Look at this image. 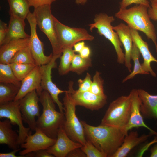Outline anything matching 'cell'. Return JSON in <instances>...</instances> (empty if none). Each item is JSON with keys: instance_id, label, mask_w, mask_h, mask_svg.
Listing matches in <instances>:
<instances>
[{"instance_id": "8d00e7d4", "label": "cell", "mask_w": 157, "mask_h": 157, "mask_svg": "<svg viewBox=\"0 0 157 157\" xmlns=\"http://www.w3.org/2000/svg\"><path fill=\"white\" fill-rule=\"evenodd\" d=\"M25 157H54L49 154L46 149H41L26 154Z\"/></svg>"}, {"instance_id": "603a6c76", "label": "cell", "mask_w": 157, "mask_h": 157, "mask_svg": "<svg viewBox=\"0 0 157 157\" xmlns=\"http://www.w3.org/2000/svg\"><path fill=\"white\" fill-rule=\"evenodd\" d=\"M150 135L144 134L139 136L137 131H132L125 135L123 142L111 157H125L135 147L145 141Z\"/></svg>"}, {"instance_id": "8992f818", "label": "cell", "mask_w": 157, "mask_h": 157, "mask_svg": "<svg viewBox=\"0 0 157 157\" xmlns=\"http://www.w3.org/2000/svg\"><path fill=\"white\" fill-rule=\"evenodd\" d=\"M63 101L65 117L64 128L70 139L83 146L87 141L83 127L76 115V105L67 90Z\"/></svg>"}, {"instance_id": "277c9868", "label": "cell", "mask_w": 157, "mask_h": 157, "mask_svg": "<svg viewBox=\"0 0 157 157\" xmlns=\"http://www.w3.org/2000/svg\"><path fill=\"white\" fill-rule=\"evenodd\" d=\"M131 106L129 94L118 97L110 104L100 124L124 128L129 120Z\"/></svg>"}, {"instance_id": "7bdbcfd3", "label": "cell", "mask_w": 157, "mask_h": 157, "mask_svg": "<svg viewBox=\"0 0 157 157\" xmlns=\"http://www.w3.org/2000/svg\"><path fill=\"white\" fill-rule=\"evenodd\" d=\"M85 46V43L83 41L78 42L74 45V51L79 53Z\"/></svg>"}, {"instance_id": "b9f144b4", "label": "cell", "mask_w": 157, "mask_h": 157, "mask_svg": "<svg viewBox=\"0 0 157 157\" xmlns=\"http://www.w3.org/2000/svg\"><path fill=\"white\" fill-rule=\"evenodd\" d=\"M79 53L80 56L83 58H90L91 54L90 49L88 47L85 46Z\"/></svg>"}, {"instance_id": "f1b7e54d", "label": "cell", "mask_w": 157, "mask_h": 157, "mask_svg": "<svg viewBox=\"0 0 157 157\" xmlns=\"http://www.w3.org/2000/svg\"><path fill=\"white\" fill-rule=\"evenodd\" d=\"M0 83L12 84L20 87L21 81L15 77L10 63H0Z\"/></svg>"}, {"instance_id": "ba28073f", "label": "cell", "mask_w": 157, "mask_h": 157, "mask_svg": "<svg viewBox=\"0 0 157 157\" xmlns=\"http://www.w3.org/2000/svg\"><path fill=\"white\" fill-rule=\"evenodd\" d=\"M54 21L58 40L63 50L72 48L76 43L84 40L92 41L94 37L85 29L70 27L59 22L56 17Z\"/></svg>"}, {"instance_id": "7402d4cb", "label": "cell", "mask_w": 157, "mask_h": 157, "mask_svg": "<svg viewBox=\"0 0 157 157\" xmlns=\"http://www.w3.org/2000/svg\"><path fill=\"white\" fill-rule=\"evenodd\" d=\"M29 44V38L13 40L0 46V63H10L17 52Z\"/></svg>"}, {"instance_id": "83f0119b", "label": "cell", "mask_w": 157, "mask_h": 157, "mask_svg": "<svg viewBox=\"0 0 157 157\" xmlns=\"http://www.w3.org/2000/svg\"><path fill=\"white\" fill-rule=\"evenodd\" d=\"M75 54L72 48H67L63 50L58 68L60 75H65L70 71L72 62Z\"/></svg>"}, {"instance_id": "f546056e", "label": "cell", "mask_w": 157, "mask_h": 157, "mask_svg": "<svg viewBox=\"0 0 157 157\" xmlns=\"http://www.w3.org/2000/svg\"><path fill=\"white\" fill-rule=\"evenodd\" d=\"M92 65V60L90 57L84 58L79 54H75L72 62L70 71L80 74Z\"/></svg>"}, {"instance_id": "7dc6e473", "label": "cell", "mask_w": 157, "mask_h": 157, "mask_svg": "<svg viewBox=\"0 0 157 157\" xmlns=\"http://www.w3.org/2000/svg\"><path fill=\"white\" fill-rule=\"evenodd\" d=\"M151 5L153 6L157 9V0H150Z\"/></svg>"}, {"instance_id": "4fadbf2b", "label": "cell", "mask_w": 157, "mask_h": 157, "mask_svg": "<svg viewBox=\"0 0 157 157\" xmlns=\"http://www.w3.org/2000/svg\"><path fill=\"white\" fill-rule=\"evenodd\" d=\"M58 58L53 55L52 59L48 63L40 66L42 77L41 85L42 90L49 93L54 102L57 105L60 111L64 113L63 104L59 100L58 95L65 93L66 90L60 89L53 83L52 79V70L56 67V60Z\"/></svg>"}, {"instance_id": "9c48e42d", "label": "cell", "mask_w": 157, "mask_h": 157, "mask_svg": "<svg viewBox=\"0 0 157 157\" xmlns=\"http://www.w3.org/2000/svg\"><path fill=\"white\" fill-rule=\"evenodd\" d=\"M19 100H14L8 103L0 104V118L8 119L12 125L19 127L18 143L19 145L25 142L27 136L31 134V129L25 127L19 108Z\"/></svg>"}, {"instance_id": "e575fe53", "label": "cell", "mask_w": 157, "mask_h": 157, "mask_svg": "<svg viewBox=\"0 0 157 157\" xmlns=\"http://www.w3.org/2000/svg\"><path fill=\"white\" fill-rule=\"evenodd\" d=\"M78 83L79 86L78 91L83 92L90 91L92 83L91 75L87 73L85 78L79 79Z\"/></svg>"}, {"instance_id": "7c38bea8", "label": "cell", "mask_w": 157, "mask_h": 157, "mask_svg": "<svg viewBox=\"0 0 157 157\" xmlns=\"http://www.w3.org/2000/svg\"><path fill=\"white\" fill-rule=\"evenodd\" d=\"M73 85V82L70 81L67 91L76 106H81L91 110H94L101 109L106 104L107 97L105 94L98 95L90 91L79 92L74 89Z\"/></svg>"}, {"instance_id": "e0dca14e", "label": "cell", "mask_w": 157, "mask_h": 157, "mask_svg": "<svg viewBox=\"0 0 157 157\" xmlns=\"http://www.w3.org/2000/svg\"><path fill=\"white\" fill-rule=\"evenodd\" d=\"M40 66L36 65L21 81V85L14 100L22 98L28 93L35 90L38 95L43 90L41 86Z\"/></svg>"}, {"instance_id": "d6986e66", "label": "cell", "mask_w": 157, "mask_h": 157, "mask_svg": "<svg viewBox=\"0 0 157 157\" xmlns=\"http://www.w3.org/2000/svg\"><path fill=\"white\" fill-rule=\"evenodd\" d=\"M112 28L117 34L120 42L125 50V65L129 72H131V53L133 45V41L129 27L121 23Z\"/></svg>"}, {"instance_id": "ffe728a7", "label": "cell", "mask_w": 157, "mask_h": 157, "mask_svg": "<svg viewBox=\"0 0 157 157\" xmlns=\"http://www.w3.org/2000/svg\"><path fill=\"white\" fill-rule=\"evenodd\" d=\"M137 90L142 116L147 119H157V95L151 94L141 89Z\"/></svg>"}, {"instance_id": "f35d334b", "label": "cell", "mask_w": 157, "mask_h": 157, "mask_svg": "<svg viewBox=\"0 0 157 157\" xmlns=\"http://www.w3.org/2000/svg\"><path fill=\"white\" fill-rule=\"evenodd\" d=\"M8 29L7 24L0 20V45H2L6 35Z\"/></svg>"}, {"instance_id": "5b68a950", "label": "cell", "mask_w": 157, "mask_h": 157, "mask_svg": "<svg viewBox=\"0 0 157 157\" xmlns=\"http://www.w3.org/2000/svg\"><path fill=\"white\" fill-rule=\"evenodd\" d=\"M33 12L37 25L51 43L53 56L60 58L62 51L56 28L55 17L51 13V5H46L34 8Z\"/></svg>"}, {"instance_id": "9a60e30c", "label": "cell", "mask_w": 157, "mask_h": 157, "mask_svg": "<svg viewBox=\"0 0 157 157\" xmlns=\"http://www.w3.org/2000/svg\"><path fill=\"white\" fill-rule=\"evenodd\" d=\"M82 146L80 143L70 139L63 126L58 129L55 142L47 150L54 157H65L72 150L81 148Z\"/></svg>"}, {"instance_id": "7a4b0ae2", "label": "cell", "mask_w": 157, "mask_h": 157, "mask_svg": "<svg viewBox=\"0 0 157 157\" xmlns=\"http://www.w3.org/2000/svg\"><path fill=\"white\" fill-rule=\"evenodd\" d=\"M38 96L43 109L36 121L37 127L49 137L56 140L58 129L63 126L65 122L64 113L56 110L55 103L47 91L43 90Z\"/></svg>"}, {"instance_id": "4316f807", "label": "cell", "mask_w": 157, "mask_h": 157, "mask_svg": "<svg viewBox=\"0 0 157 157\" xmlns=\"http://www.w3.org/2000/svg\"><path fill=\"white\" fill-rule=\"evenodd\" d=\"M140 54V53L138 48L133 42L131 53V58L134 62L133 69L131 73L123 80L122 83H124L129 80L133 78L136 75L138 74H149L143 69L141 64L140 62L139 58Z\"/></svg>"}, {"instance_id": "ac0fdd59", "label": "cell", "mask_w": 157, "mask_h": 157, "mask_svg": "<svg viewBox=\"0 0 157 157\" xmlns=\"http://www.w3.org/2000/svg\"><path fill=\"white\" fill-rule=\"evenodd\" d=\"M130 29L133 42L138 48L143 59V63L141 64L143 69L152 76H156V73L151 68V63L152 62L157 63V60L152 55L149 50L148 44L143 40L138 31L131 28Z\"/></svg>"}, {"instance_id": "2e32d148", "label": "cell", "mask_w": 157, "mask_h": 157, "mask_svg": "<svg viewBox=\"0 0 157 157\" xmlns=\"http://www.w3.org/2000/svg\"><path fill=\"white\" fill-rule=\"evenodd\" d=\"M131 101V112L129 122L124 129L127 133L133 128L143 127L149 130L152 135H157V132L148 126L144 122L140 110V101L137 89H133L129 94Z\"/></svg>"}, {"instance_id": "60d3db41", "label": "cell", "mask_w": 157, "mask_h": 157, "mask_svg": "<svg viewBox=\"0 0 157 157\" xmlns=\"http://www.w3.org/2000/svg\"><path fill=\"white\" fill-rule=\"evenodd\" d=\"M148 12L150 19L157 21V9L153 6L148 9Z\"/></svg>"}, {"instance_id": "8fae6325", "label": "cell", "mask_w": 157, "mask_h": 157, "mask_svg": "<svg viewBox=\"0 0 157 157\" xmlns=\"http://www.w3.org/2000/svg\"><path fill=\"white\" fill-rule=\"evenodd\" d=\"M39 101V97L35 90L19 100V108L23 121L33 131H35L37 128L35 117L40 115Z\"/></svg>"}, {"instance_id": "484cf974", "label": "cell", "mask_w": 157, "mask_h": 157, "mask_svg": "<svg viewBox=\"0 0 157 157\" xmlns=\"http://www.w3.org/2000/svg\"><path fill=\"white\" fill-rule=\"evenodd\" d=\"M19 88L12 84L0 83V104L14 101Z\"/></svg>"}, {"instance_id": "30bf717a", "label": "cell", "mask_w": 157, "mask_h": 157, "mask_svg": "<svg viewBox=\"0 0 157 157\" xmlns=\"http://www.w3.org/2000/svg\"><path fill=\"white\" fill-rule=\"evenodd\" d=\"M26 19L30 28L29 46L36 65L41 66L47 64L52 59L53 54L51 53L49 56H46L44 53L43 43L39 39L37 33V25L34 13L30 12Z\"/></svg>"}, {"instance_id": "1f68e13d", "label": "cell", "mask_w": 157, "mask_h": 157, "mask_svg": "<svg viewBox=\"0 0 157 157\" xmlns=\"http://www.w3.org/2000/svg\"><path fill=\"white\" fill-rule=\"evenodd\" d=\"M10 65L15 77L20 81L36 66L16 63H11Z\"/></svg>"}, {"instance_id": "6da1fadb", "label": "cell", "mask_w": 157, "mask_h": 157, "mask_svg": "<svg viewBox=\"0 0 157 157\" xmlns=\"http://www.w3.org/2000/svg\"><path fill=\"white\" fill-rule=\"evenodd\" d=\"M81 122L87 139L107 157H111L117 151L128 134L124 128L101 124L94 126Z\"/></svg>"}, {"instance_id": "74e56055", "label": "cell", "mask_w": 157, "mask_h": 157, "mask_svg": "<svg viewBox=\"0 0 157 157\" xmlns=\"http://www.w3.org/2000/svg\"><path fill=\"white\" fill-rule=\"evenodd\" d=\"M56 0H28L31 6L34 8L46 5L51 4Z\"/></svg>"}, {"instance_id": "ab89813d", "label": "cell", "mask_w": 157, "mask_h": 157, "mask_svg": "<svg viewBox=\"0 0 157 157\" xmlns=\"http://www.w3.org/2000/svg\"><path fill=\"white\" fill-rule=\"evenodd\" d=\"M81 148H77L72 150L68 154L67 157H86V155L82 151Z\"/></svg>"}, {"instance_id": "d4e9b609", "label": "cell", "mask_w": 157, "mask_h": 157, "mask_svg": "<svg viewBox=\"0 0 157 157\" xmlns=\"http://www.w3.org/2000/svg\"><path fill=\"white\" fill-rule=\"evenodd\" d=\"M11 13L18 17L25 19L30 12L31 6L28 0H7Z\"/></svg>"}, {"instance_id": "5bb4252c", "label": "cell", "mask_w": 157, "mask_h": 157, "mask_svg": "<svg viewBox=\"0 0 157 157\" xmlns=\"http://www.w3.org/2000/svg\"><path fill=\"white\" fill-rule=\"evenodd\" d=\"M33 135L29 134L20 147L24 149L19 154L25 157L26 154L41 149L47 150L55 142L56 139L51 138L37 127Z\"/></svg>"}, {"instance_id": "cb8c5ba5", "label": "cell", "mask_w": 157, "mask_h": 157, "mask_svg": "<svg viewBox=\"0 0 157 157\" xmlns=\"http://www.w3.org/2000/svg\"><path fill=\"white\" fill-rule=\"evenodd\" d=\"M12 124L6 119L0 121V144L7 145L13 150L19 148V134L12 129Z\"/></svg>"}, {"instance_id": "bcb514c9", "label": "cell", "mask_w": 157, "mask_h": 157, "mask_svg": "<svg viewBox=\"0 0 157 157\" xmlns=\"http://www.w3.org/2000/svg\"><path fill=\"white\" fill-rule=\"evenodd\" d=\"M87 0H76V3L78 4L83 5L87 2Z\"/></svg>"}, {"instance_id": "f6af8a7d", "label": "cell", "mask_w": 157, "mask_h": 157, "mask_svg": "<svg viewBox=\"0 0 157 157\" xmlns=\"http://www.w3.org/2000/svg\"><path fill=\"white\" fill-rule=\"evenodd\" d=\"M151 157H157V144L152 147L150 150Z\"/></svg>"}, {"instance_id": "44dd1931", "label": "cell", "mask_w": 157, "mask_h": 157, "mask_svg": "<svg viewBox=\"0 0 157 157\" xmlns=\"http://www.w3.org/2000/svg\"><path fill=\"white\" fill-rule=\"evenodd\" d=\"M9 13L10 19L8 31L2 45L13 40L28 38L30 37L25 31V19Z\"/></svg>"}, {"instance_id": "d590c367", "label": "cell", "mask_w": 157, "mask_h": 157, "mask_svg": "<svg viewBox=\"0 0 157 157\" xmlns=\"http://www.w3.org/2000/svg\"><path fill=\"white\" fill-rule=\"evenodd\" d=\"M133 3L145 5L149 8L151 7L150 3L147 0H122L119 3L120 8H126L127 7Z\"/></svg>"}, {"instance_id": "ee69618b", "label": "cell", "mask_w": 157, "mask_h": 157, "mask_svg": "<svg viewBox=\"0 0 157 157\" xmlns=\"http://www.w3.org/2000/svg\"><path fill=\"white\" fill-rule=\"evenodd\" d=\"M20 149H16L13 150L10 152L6 153H0V157H17L16 154L17 152L19 151Z\"/></svg>"}, {"instance_id": "52a82bcc", "label": "cell", "mask_w": 157, "mask_h": 157, "mask_svg": "<svg viewBox=\"0 0 157 157\" xmlns=\"http://www.w3.org/2000/svg\"><path fill=\"white\" fill-rule=\"evenodd\" d=\"M113 16L104 13H100L95 16L94 22L89 25L90 30L97 29V33L104 36L111 42L114 47L117 56V61L120 64L124 63V53L122 47V44L117 33L112 28L111 23L115 20Z\"/></svg>"}, {"instance_id": "d6a6232c", "label": "cell", "mask_w": 157, "mask_h": 157, "mask_svg": "<svg viewBox=\"0 0 157 157\" xmlns=\"http://www.w3.org/2000/svg\"><path fill=\"white\" fill-rule=\"evenodd\" d=\"M104 81L100 76V73L96 71L93 77L90 91L98 95H105L103 85Z\"/></svg>"}, {"instance_id": "3957f363", "label": "cell", "mask_w": 157, "mask_h": 157, "mask_svg": "<svg viewBox=\"0 0 157 157\" xmlns=\"http://www.w3.org/2000/svg\"><path fill=\"white\" fill-rule=\"evenodd\" d=\"M149 8L145 5L139 4L128 9L120 8L115 16L125 22L130 28L144 33L148 39L154 42L157 52V36L148 13Z\"/></svg>"}, {"instance_id": "4dcf8cb0", "label": "cell", "mask_w": 157, "mask_h": 157, "mask_svg": "<svg viewBox=\"0 0 157 157\" xmlns=\"http://www.w3.org/2000/svg\"><path fill=\"white\" fill-rule=\"evenodd\" d=\"M12 63L36 65L29 46L22 49L17 52L10 61V63Z\"/></svg>"}, {"instance_id": "836d02e7", "label": "cell", "mask_w": 157, "mask_h": 157, "mask_svg": "<svg viewBox=\"0 0 157 157\" xmlns=\"http://www.w3.org/2000/svg\"><path fill=\"white\" fill-rule=\"evenodd\" d=\"M81 149L87 157H107L105 154L99 151L90 141L87 139L85 144Z\"/></svg>"}]
</instances>
